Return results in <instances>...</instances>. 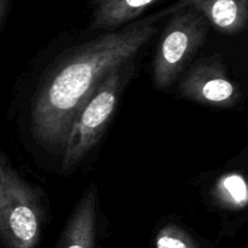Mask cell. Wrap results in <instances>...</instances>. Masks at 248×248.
Wrapping results in <instances>:
<instances>
[{"mask_svg":"<svg viewBox=\"0 0 248 248\" xmlns=\"http://www.w3.org/2000/svg\"><path fill=\"white\" fill-rule=\"evenodd\" d=\"M155 33V17H149L87 41L61 58L31 103V128L36 140L50 152H62L73 121L99 84L130 62Z\"/></svg>","mask_w":248,"mask_h":248,"instance_id":"1","label":"cell"},{"mask_svg":"<svg viewBox=\"0 0 248 248\" xmlns=\"http://www.w3.org/2000/svg\"><path fill=\"white\" fill-rule=\"evenodd\" d=\"M44 210L35 188L0 153V239L7 248H36Z\"/></svg>","mask_w":248,"mask_h":248,"instance_id":"2","label":"cell"},{"mask_svg":"<svg viewBox=\"0 0 248 248\" xmlns=\"http://www.w3.org/2000/svg\"><path fill=\"white\" fill-rule=\"evenodd\" d=\"M208 22L193 6L173 10L162 31L153 63V81L160 90L176 82L191 57L205 43Z\"/></svg>","mask_w":248,"mask_h":248,"instance_id":"3","label":"cell"},{"mask_svg":"<svg viewBox=\"0 0 248 248\" xmlns=\"http://www.w3.org/2000/svg\"><path fill=\"white\" fill-rule=\"evenodd\" d=\"M121 72L123 68H118L99 84L73 121L62 148L64 171L77 166L101 140L118 106L123 87Z\"/></svg>","mask_w":248,"mask_h":248,"instance_id":"4","label":"cell"},{"mask_svg":"<svg viewBox=\"0 0 248 248\" xmlns=\"http://www.w3.org/2000/svg\"><path fill=\"white\" fill-rule=\"evenodd\" d=\"M182 97L216 108H232L241 99V90L228 75L219 56L202 58L191 65L179 82Z\"/></svg>","mask_w":248,"mask_h":248,"instance_id":"5","label":"cell"},{"mask_svg":"<svg viewBox=\"0 0 248 248\" xmlns=\"http://www.w3.org/2000/svg\"><path fill=\"white\" fill-rule=\"evenodd\" d=\"M189 5L222 33L237 34L247 26L248 0H182L173 10Z\"/></svg>","mask_w":248,"mask_h":248,"instance_id":"6","label":"cell"},{"mask_svg":"<svg viewBox=\"0 0 248 248\" xmlns=\"http://www.w3.org/2000/svg\"><path fill=\"white\" fill-rule=\"evenodd\" d=\"M97 225V190L92 184L70 216L61 248H93Z\"/></svg>","mask_w":248,"mask_h":248,"instance_id":"7","label":"cell"},{"mask_svg":"<svg viewBox=\"0 0 248 248\" xmlns=\"http://www.w3.org/2000/svg\"><path fill=\"white\" fill-rule=\"evenodd\" d=\"M159 1L161 0H94L90 27L93 31L118 28Z\"/></svg>","mask_w":248,"mask_h":248,"instance_id":"8","label":"cell"},{"mask_svg":"<svg viewBox=\"0 0 248 248\" xmlns=\"http://www.w3.org/2000/svg\"><path fill=\"white\" fill-rule=\"evenodd\" d=\"M213 196L216 201L227 210H244L248 203L246 179L239 172L223 174L213 186Z\"/></svg>","mask_w":248,"mask_h":248,"instance_id":"9","label":"cell"},{"mask_svg":"<svg viewBox=\"0 0 248 248\" xmlns=\"http://www.w3.org/2000/svg\"><path fill=\"white\" fill-rule=\"evenodd\" d=\"M156 248H199L194 240L176 224H167L157 232Z\"/></svg>","mask_w":248,"mask_h":248,"instance_id":"10","label":"cell"},{"mask_svg":"<svg viewBox=\"0 0 248 248\" xmlns=\"http://www.w3.org/2000/svg\"><path fill=\"white\" fill-rule=\"evenodd\" d=\"M7 2H9V0H0V26H1L2 21H4L5 14H6Z\"/></svg>","mask_w":248,"mask_h":248,"instance_id":"11","label":"cell"}]
</instances>
